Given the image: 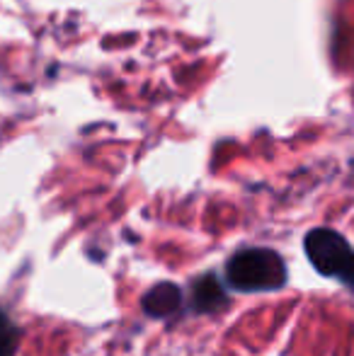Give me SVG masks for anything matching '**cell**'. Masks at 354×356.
<instances>
[{
	"instance_id": "1",
	"label": "cell",
	"mask_w": 354,
	"mask_h": 356,
	"mask_svg": "<svg viewBox=\"0 0 354 356\" xmlns=\"http://www.w3.org/2000/svg\"><path fill=\"white\" fill-rule=\"evenodd\" d=\"M228 282L241 291H269L287 282V269L272 250H243L226 267Z\"/></svg>"
},
{
	"instance_id": "2",
	"label": "cell",
	"mask_w": 354,
	"mask_h": 356,
	"mask_svg": "<svg viewBox=\"0 0 354 356\" xmlns=\"http://www.w3.org/2000/svg\"><path fill=\"white\" fill-rule=\"evenodd\" d=\"M306 254L323 277H340L342 267L350 259L352 250L340 233L328 228L311 230L306 238Z\"/></svg>"
},
{
	"instance_id": "3",
	"label": "cell",
	"mask_w": 354,
	"mask_h": 356,
	"mask_svg": "<svg viewBox=\"0 0 354 356\" xmlns=\"http://www.w3.org/2000/svg\"><path fill=\"white\" fill-rule=\"evenodd\" d=\"M182 303V291L175 284H158L143 296V310L151 318H168Z\"/></svg>"
},
{
	"instance_id": "4",
	"label": "cell",
	"mask_w": 354,
	"mask_h": 356,
	"mask_svg": "<svg viewBox=\"0 0 354 356\" xmlns=\"http://www.w3.org/2000/svg\"><path fill=\"white\" fill-rule=\"evenodd\" d=\"M226 303V296H223L221 284L214 277H204L202 282L194 286V308L209 313V310H216Z\"/></svg>"
},
{
	"instance_id": "5",
	"label": "cell",
	"mask_w": 354,
	"mask_h": 356,
	"mask_svg": "<svg viewBox=\"0 0 354 356\" xmlns=\"http://www.w3.org/2000/svg\"><path fill=\"white\" fill-rule=\"evenodd\" d=\"M17 347V330L0 313V356H13Z\"/></svg>"
},
{
	"instance_id": "6",
	"label": "cell",
	"mask_w": 354,
	"mask_h": 356,
	"mask_svg": "<svg viewBox=\"0 0 354 356\" xmlns=\"http://www.w3.org/2000/svg\"><path fill=\"white\" fill-rule=\"evenodd\" d=\"M340 279H342L345 284H352V286H354V252L350 254V259L345 262V267H342Z\"/></svg>"
}]
</instances>
